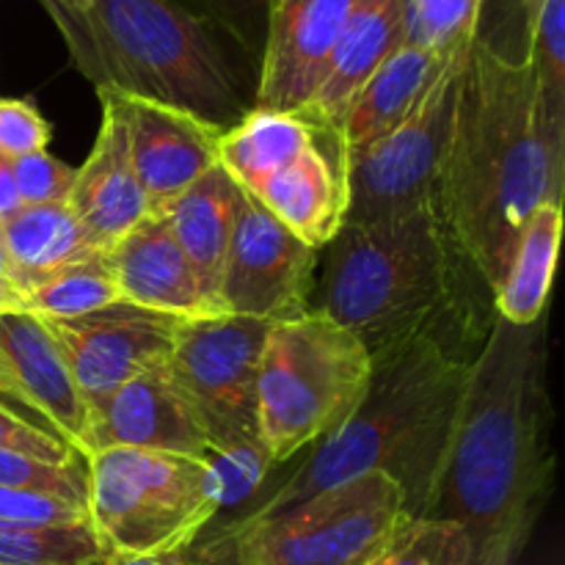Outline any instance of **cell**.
Masks as SVG:
<instances>
[{
  "mask_svg": "<svg viewBox=\"0 0 565 565\" xmlns=\"http://www.w3.org/2000/svg\"><path fill=\"white\" fill-rule=\"evenodd\" d=\"M0 486L31 491V494L58 497L88 508V467L86 458L72 463H44L22 452L0 450Z\"/></svg>",
  "mask_w": 565,
  "mask_h": 565,
  "instance_id": "31",
  "label": "cell"
},
{
  "mask_svg": "<svg viewBox=\"0 0 565 565\" xmlns=\"http://www.w3.org/2000/svg\"><path fill=\"white\" fill-rule=\"evenodd\" d=\"M20 207H22V202H20V193H17L11 160L0 158V224H3V221H9Z\"/></svg>",
  "mask_w": 565,
  "mask_h": 565,
  "instance_id": "39",
  "label": "cell"
},
{
  "mask_svg": "<svg viewBox=\"0 0 565 565\" xmlns=\"http://www.w3.org/2000/svg\"><path fill=\"white\" fill-rule=\"evenodd\" d=\"M315 309L351 329L373 359L423 337L483 345L497 320L494 290L436 204L342 224L326 246Z\"/></svg>",
  "mask_w": 565,
  "mask_h": 565,
  "instance_id": "3",
  "label": "cell"
},
{
  "mask_svg": "<svg viewBox=\"0 0 565 565\" xmlns=\"http://www.w3.org/2000/svg\"><path fill=\"white\" fill-rule=\"evenodd\" d=\"M241 202L243 188L221 166H213L193 185H188L171 202L154 210L158 215H163L174 241L180 243L185 257L191 259L204 292H207V298L218 312L221 268H224V257L226 248H230L237 213H241Z\"/></svg>",
  "mask_w": 565,
  "mask_h": 565,
  "instance_id": "21",
  "label": "cell"
},
{
  "mask_svg": "<svg viewBox=\"0 0 565 565\" xmlns=\"http://www.w3.org/2000/svg\"><path fill=\"white\" fill-rule=\"evenodd\" d=\"M99 105H103V121L86 163L75 169V182L66 204L92 241L108 252L116 241H121L132 226L152 213V204L132 169L119 114L105 97H99Z\"/></svg>",
  "mask_w": 565,
  "mask_h": 565,
  "instance_id": "18",
  "label": "cell"
},
{
  "mask_svg": "<svg viewBox=\"0 0 565 565\" xmlns=\"http://www.w3.org/2000/svg\"><path fill=\"white\" fill-rule=\"evenodd\" d=\"M370 565H469V541L445 519L406 516Z\"/></svg>",
  "mask_w": 565,
  "mask_h": 565,
  "instance_id": "30",
  "label": "cell"
},
{
  "mask_svg": "<svg viewBox=\"0 0 565 565\" xmlns=\"http://www.w3.org/2000/svg\"><path fill=\"white\" fill-rule=\"evenodd\" d=\"M472 50V47H469ZM467 53L445 64L423 103L386 136L342 152L345 221L367 224L436 204L441 171L456 130Z\"/></svg>",
  "mask_w": 565,
  "mask_h": 565,
  "instance_id": "9",
  "label": "cell"
},
{
  "mask_svg": "<svg viewBox=\"0 0 565 565\" xmlns=\"http://www.w3.org/2000/svg\"><path fill=\"white\" fill-rule=\"evenodd\" d=\"M318 252L281 226L252 193L243 191L218 281L224 315L279 323L303 315L315 287Z\"/></svg>",
  "mask_w": 565,
  "mask_h": 565,
  "instance_id": "11",
  "label": "cell"
},
{
  "mask_svg": "<svg viewBox=\"0 0 565 565\" xmlns=\"http://www.w3.org/2000/svg\"><path fill=\"white\" fill-rule=\"evenodd\" d=\"M88 519L110 552H182L215 519L199 458L108 447L86 458Z\"/></svg>",
  "mask_w": 565,
  "mask_h": 565,
  "instance_id": "8",
  "label": "cell"
},
{
  "mask_svg": "<svg viewBox=\"0 0 565 565\" xmlns=\"http://www.w3.org/2000/svg\"><path fill=\"white\" fill-rule=\"evenodd\" d=\"M125 303L108 252L92 259L70 265L58 274L47 276L22 296V312L50 320H72L99 309Z\"/></svg>",
  "mask_w": 565,
  "mask_h": 565,
  "instance_id": "26",
  "label": "cell"
},
{
  "mask_svg": "<svg viewBox=\"0 0 565 565\" xmlns=\"http://www.w3.org/2000/svg\"><path fill=\"white\" fill-rule=\"evenodd\" d=\"M11 171H14L17 193H20L22 207L66 202L72 191V182H75V169L61 163L58 158H53L47 149L11 160Z\"/></svg>",
  "mask_w": 565,
  "mask_h": 565,
  "instance_id": "32",
  "label": "cell"
},
{
  "mask_svg": "<svg viewBox=\"0 0 565 565\" xmlns=\"http://www.w3.org/2000/svg\"><path fill=\"white\" fill-rule=\"evenodd\" d=\"M373 356L320 309L270 326L257 375V434L279 467L329 439L362 406Z\"/></svg>",
  "mask_w": 565,
  "mask_h": 565,
  "instance_id": "6",
  "label": "cell"
},
{
  "mask_svg": "<svg viewBox=\"0 0 565 565\" xmlns=\"http://www.w3.org/2000/svg\"><path fill=\"white\" fill-rule=\"evenodd\" d=\"M103 565H202L182 552H154V555H127V552H108Z\"/></svg>",
  "mask_w": 565,
  "mask_h": 565,
  "instance_id": "36",
  "label": "cell"
},
{
  "mask_svg": "<svg viewBox=\"0 0 565 565\" xmlns=\"http://www.w3.org/2000/svg\"><path fill=\"white\" fill-rule=\"evenodd\" d=\"M0 403H3L6 408H11V412L20 414V417H25V419H31V423H36V425H42V428H47V425H44L42 419L36 417V412H33V408L28 406L25 397L20 395V390H17V386H14V381H11L9 367H6L3 356H0Z\"/></svg>",
  "mask_w": 565,
  "mask_h": 565,
  "instance_id": "38",
  "label": "cell"
},
{
  "mask_svg": "<svg viewBox=\"0 0 565 565\" xmlns=\"http://www.w3.org/2000/svg\"><path fill=\"white\" fill-rule=\"evenodd\" d=\"M39 320L64 353L92 414L127 381L169 364L182 323L132 303H116L72 320Z\"/></svg>",
  "mask_w": 565,
  "mask_h": 565,
  "instance_id": "12",
  "label": "cell"
},
{
  "mask_svg": "<svg viewBox=\"0 0 565 565\" xmlns=\"http://www.w3.org/2000/svg\"><path fill=\"white\" fill-rule=\"evenodd\" d=\"M561 235L563 202H550L535 210L513 246L500 285L494 287L497 318L513 326H530L544 318L552 279H555L557 252H561Z\"/></svg>",
  "mask_w": 565,
  "mask_h": 565,
  "instance_id": "24",
  "label": "cell"
},
{
  "mask_svg": "<svg viewBox=\"0 0 565 565\" xmlns=\"http://www.w3.org/2000/svg\"><path fill=\"white\" fill-rule=\"evenodd\" d=\"M483 0H403V47L439 58L467 53L478 39Z\"/></svg>",
  "mask_w": 565,
  "mask_h": 565,
  "instance_id": "28",
  "label": "cell"
},
{
  "mask_svg": "<svg viewBox=\"0 0 565 565\" xmlns=\"http://www.w3.org/2000/svg\"><path fill=\"white\" fill-rule=\"evenodd\" d=\"M527 17V55L541 99L565 125V0H522Z\"/></svg>",
  "mask_w": 565,
  "mask_h": 565,
  "instance_id": "29",
  "label": "cell"
},
{
  "mask_svg": "<svg viewBox=\"0 0 565 565\" xmlns=\"http://www.w3.org/2000/svg\"><path fill=\"white\" fill-rule=\"evenodd\" d=\"M53 3L66 6V9H86V6L92 3V0H53Z\"/></svg>",
  "mask_w": 565,
  "mask_h": 565,
  "instance_id": "40",
  "label": "cell"
},
{
  "mask_svg": "<svg viewBox=\"0 0 565 565\" xmlns=\"http://www.w3.org/2000/svg\"><path fill=\"white\" fill-rule=\"evenodd\" d=\"M362 0H268V39L254 110L301 114Z\"/></svg>",
  "mask_w": 565,
  "mask_h": 565,
  "instance_id": "13",
  "label": "cell"
},
{
  "mask_svg": "<svg viewBox=\"0 0 565 565\" xmlns=\"http://www.w3.org/2000/svg\"><path fill=\"white\" fill-rule=\"evenodd\" d=\"M108 259L125 303L177 320L221 315L163 215L149 213L108 248Z\"/></svg>",
  "mask_w": 565,
  "mask_h": 565,
  "instance_id": "17",
  "label": "cell"
},
{
  "mask_svg": "<svg viewBox=\"0 0 565 565\" xmlns=\"http://www.w3.org/2000/svg\"><path fill=\"white\" fill-rule=\"evenodd\" d=\"M318 130L320 127L301 114H270L252 108L237 125L221 132L218 166L243 191L252 193L259 182L318 143Z\"/></svg>",
  "mask_w": 565,
  "mask_h": 565,
  "instance_id": "25",
  "label": "cell"
},
{
  "mask_svg": "<svg viewBox=\"0 0 565 565\" xmlns=\"http://www.w3.org/2000/svg\"><path fill=\"white\" fill-rule=\"evenodd\" d=\"M0 450L22 452V456H31L44 463H72L83 458L75 447L66 445L53 430L20 417L3 403H0Z\"/></svg>",
  "mask_w": 565,
  "mask_h": 565,
  "instance_id": "33",
  "label": "cell"
},
{
  "mask_svg": "<svg viewBox=\"0 0 565 565\" xmlns=\"http://www.w3.org/2000/svg\"><path fill=\"white\" fill-rule=\"evenodd\" d=\"M53 127L28 99H0V158L17 160L47 149Z\"/></svg>",
  "mask_w": 565,
  "mask_h": 565,
  "instance_id": "34",
  "label": "cell"
},
{
  "mask_svg": "<svg viewBox=\"0 0 565 565\" xmlns=\"http://www.w3.org/2000/svg\"><path fill=\"white\" fill-rule=\"evenodd\" d=\"M252 196L298 241L320 252L345 221L342 158L334 160L320 143H312L285 169L259 182Z\"/></svg>",
  "mask_w": 565,
  "mask_h": 565,
  "instance_id": "20",
  "label": "cell"
},
{
  "mask_svg": "<svg viewBox=\"0 0 565 565\" xmlns=\"http://www.w3.org/2000/svg\"><path fill=\"white\" fill-rule=\"evenodd\" d=\"M0 243L22 296L47 276L105 254L66 202L20 207L0 224Z\"/></svg>",
  "mask_w": 565,
  "mask_h": 565,
  "instance_id": "23",
  "label": "cell"
},
{
  "mask_svg": "<svg viewBox=\"0 0 565 565\" xmlns=\"http://www.w3.org/2000/svg\"><path fill=\"white\" fill-rule=\"evenodd\" d=\"M119 114L127 132L132 169L154 210L185 191L204 171L218 166L221 127L169 105L97 92Z\"/></svg>",
  "mask_w": 565,
  "mask_h": 565,
  "instance_id": "14",
  "label": "cell"
},
{
  "mask_svg": "<svg viewBox=\"0 0 565 565\" xmlns=\"http://www.w3.org/2000/svg\"><path fill=\"white\" fill-rule=\"evenodd\" d=\"M270 320L210 315L182 320L169 370L196 406L210 447L259 439L257 375Z\"/></svg>",
  "mask_w": 565,
  "mask_h": 565,
  "instance_id": "10",
  "label": "cell"
},
{
  "mask_svg": "<svg viewBox=\"0 0 565 565\" xmlns=\"http://www.w3.org/2000/svg\"><path fill=\"white\" fill-rule=\"evenodd\" d=\"M72 61L97 86L188 110L230 130L248 114L243 81L213 20L177 0H42Z\"/></svg>",
  "mask_w": 565,
  "mask_h": 565,
  "instance_id": "5",
  "label": "cell"
},
{
  "mask_svg": "<svg viewBox=\"0 0 565 565\" xmlns=\"http://www.w3.org/2000/svg\"><path fill=\"white\" fill-rule=\"evenodd\" d=\"M108 447L171 452L199 458L210 452V436L188 392L169 364L141 373L114 392L92 414V452Z\"/></svg>",
  "mask_w": 565,
  "mask_h": 565,
  "instance_id": "15",
  "label": "cell"
},
{
  "mask_svg": "<svg viewBox=\"0 0 565 565\" xmlns=\"http://www.w3.org/2000/svg\"><path fill=\"white\" fill-rule=\"evenodd\" d=\"M9 312H22V290L14 279L9 257H6L3 243H0V315Z\"/></svg>",
  "mask_w": 565,
  "mask_h": 565,
  "instance_id": "37",
  "label": "cell"
},
{
  "mask_svg": "<svg viewBox=\"0 0 565 565\" xmlns=\"http://www.w3.org/2000/svg\"><path fill=\"white\" fill-rule=\"evenodd\" d=\"M403 47V0H362L348 20L318 92L301 110L315 127L334 136L359 88Z\"/></svg>",
  "mask_w": 565,
  "mask_h": 565,
  "instance_id": "19",
  "label": "cell"
},
{
  "mask_svg": "<svg viewBox=\"0 0 565 565\" xmlns=\"http://www.w3.org/2000/svg\"><path fill=\"white\" fill-rule=\"evenodd\" d=\"M544 329L497 318L469 370L425 519L458 524L469 565H516L552 483Z\"/></svg>",
  "mask_w": 565,
  "mask_h": 565,
  "instance_id": "1",
  "label": "cell"
},
{
  "mask_svg": "<svg viewBox=\"0 0 565 565\" xmlns=\"http://www.w3.org/2000/svg\"><path fill=\"white\" fill-rule=\"evenodd\" d=\"M406 516L401 486L367 472L265 522L202 535L188 555L202 565H370Z\"/></svg>",
  "mask_w": 565,
  "mask_h": 565,
  "instance_id": "7",
  "label": "cell"
},
{
  "mask_svg": "<svg viewBox=\"0 0 565 565\" xmlns=\"http://www.w3.org/2000/svg\"><path fill=\"white\" fill-rule=\"evenodd\" d=\"M565 125L527 61L475 39L436 207L491 290L535 210L563 202Z\"/></svg>",
  "mask_w": 565,
  "mask_h": 565,
  "instance_id": "2",
  "label": "cell"
},
{
  "mask_svg": "<svg viewBox=\"0 0 565 565\" xmlns=\"http://www.w3.org/2000/svg\"><path fill=\"white\" fill-rule=\"evenodd\" d=\"M447 61L450 58H439L419 47H401L392 53L342 114L334 132L342 152L367 147L375 138L395 130L423 103Z\"/></svg>",
  "mask_w": 565,
  "mask_h": 565,
  "instance_id": "22",
  "label": "cell"
},
{
  "mask_svg": "<svg viewBox=\"0 0 565 565\" xmlns=\"http://www.w3.org/2000/svg\"><path fill=\"white\" fill-rule=\"evenodd\" d=\"M480 348L458 337H423L375 356L362 406L337 434L298 456L285 483L241 527L367 472L390 475L408 516H423Z\"/></svg>",
  "mask_w": 565,
  "mask_h": 565,
  "instance_id": "4",
  "label": "cell"
},
{
  "mask_svg": "<svg viewBox=\"0 0 565 565\" xmlns=\"http://www.w3.org/2000/svg\"><path fill=\"white\" fill-rule=\"evenodd\" d=\"M0 356L36 417L83 458H88L92 408L47 326L28 312L0 315Z\"/></svg>",
  "mask_w": 565,
  "mask_h": 565,
  "instance_id": "16",
  "label": "cell"
},
{
  "mask_svg": "<svg viewBox=\"0 0 565 565\" xmlns=\"http://www.w3.org/2000/svg\"><path fill=\"white\" fill-rule=\"evenodd\" d=\"M83 522H92L86 505L58 500V497L3 489L0 486V524H39V527H53V524Z\"/></svg>",
  "mask_w": 565,
  "mask_h": 565,
  "instance_id": "35",
  "label": "cell"
},
{
  "mask_svg": "<svg viewBox=\"0 0 565 565\" xmlns=\"http://www.w3.org/2000/svg\"><path fill=\"white\" fill-rule=\"evenodd\" d=\"M108 552L92 522L0 524V565H103Z\"/></svg>",
  "mask_w": 565,
  "mask_h": 565,
  "instance_id": "27",
  "label": "cell"
}]
</instances>
